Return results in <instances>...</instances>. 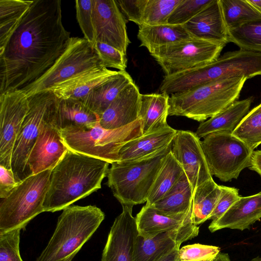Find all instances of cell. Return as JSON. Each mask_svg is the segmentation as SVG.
I'll use <instances>...</instances> for the list:
<instances>
[{
  "mask_svg": "<svg viewBox=\"0 0 261 261\" xmlns=\"http://www.w3.org/2000/svg\"><path fill=\"white\" fill-rule=\"evenodd\" d=\"M71 37L63 26L60 0H34L0 50V95L40 78L63 53Z\"/></svg>",
  "mask_w": 261,
  "mask_h": 261,
  "instance_id": "6da1fadb",
  "label": "cell"
},
{
  "mask_svg": "<svg viewBox=\"0 0 261 261\" xmlns=\"http://www.w3.org/2000/svg\"><path fill=\"white\" fill-rule=\"evenodd\" d=\"M109 164L105 160L68 149L52 170L44 212L63 210L100 189Z\"/></svg>",
  "mask_w": 261,
  "mask_h": 261,
  "instance_id": "7a4b0ae2",
  "label": "cell"
},
{
  "mask_svg": "<svg viewBox=\"0 0 261 261\" xmlns=\"http://www.w3.org/2000/svg\"><path fill=\"white\" fill-rule=\"evenodd\" d=\"M261 75V53L242 49L226 52L203 66L165 75L160 87L168 95L208 83L232 77L247 79Z\"/></svg>",
  "mask_w": 261,
  "mask_h": 261,
  "instance_id": "3957f363",
  "label": "cell"
},
{
  "mask_svg": "<svg viewBox=\"0 0 261 261\" xmlns=\"http://www.w3.org/2000/svg\"><path fill=\"white\" fill-rule=\"evenodd\" d=\"M105 217L95 205H69L63 210L54 232L35 261H71Z\"/></svg>",
  "mask_w": 261,
  "mask_h": 261,
  "instance_id": "277c9868",
  "label": "cell"
},
{
  "mask_svg": "<svg viewBox=\"0 0 261 261\" xmlns=\"http://www.w3.org/2000/svg\"><path fill=\"white\" fill-rule=\"evenodd\" d=\"M247 79L245 76L223 79L171 94L169 115L202 122L237 101Z\"/></svg>",
  "mask_w": 261,
  "mask_h": 261,
  "instance_id": "5b68a950",
  "label": "cell"
},
{
  "mask_svg": "<svg viewBox=\"0 0 261 261\" xmlns=\"http://www.w3.org/2000/svg\"><path fill=\"white\" fill-rule=\"evenodd\" d=\"M171 148V144L145 158L111 164L107 184L122 205L146 202L157 174Z\"/></svg>",
  "mask_w": 261,
  "mask_h": 261,
  "instance_id": "8992f818",
  "label": "cell"
},
{
  "mask_svg": "<svg viewBox=\"0 0 261 261\" xmlns=\"http://www.w3.org/2000/svg\"><path fill=\"white\" fill-rule=\"evenodd\" d=\"M60 132L69 150L105 160L111 164L119 161V151L124 144L143 135L140 118L114 129L102 127L99 120L91 128H71Z\"/></svg>",
  "mask_w": 261,
  "mask_h": 261,
  "instance_id": "52a82bcc",
  "label": "cell"
},
{
  "mask_svg": "<svg viewBox=\"0 0 261 261\" xmlns=\"http://www.w3.org/2000/svg\"><path fill=\"white\" fill-rule=\"evenodd\" d=\"M53 169L32 175L22 180L0 202V233L24 229L39 214Z\"/></svg>",
  "mask_w": 261,
  "mask_h": 261,
  "instance_id": "ba28073f",
  "label": "cell"
},
{
  "mask_svg": "<svg viewBox=\"0 0 261 261\" xmlns=\"http://www.w3.org/2000/svg\"><path fill=\"white\" fill-rule=\"evenodd\" d=\"M29 109L17 139L11 168L18 182L27 178V162L30 152L43 126L54 122L60 98L50 90L28 96Z\"/></svg>",
  "mask_w": 261,
  "mask_h": 261,
  "instance_id": "9c48e42d",
  "label": "cell"
},
{
  "mask_svg": "<svg viewBox=\"0 0 261 261\" xmlns=\"http://www.w3.org/2000/svg\"><path fill=\"white\" fill-rule=\"evenodd\" d=\"M104 67L94 46L85 38L71 37L63 53L40 78L21 89L30 96L98 67Z\"/></svg>",
  "mask_w": 261,
  "mask_h": 261,
  "instance_id": "30bf717a",
  "label": "cell"
},
{
  "mask_svg": "<svg viewBox=\"0 0 261 261\" xmlns=\"http://www.w3.org/2000/svg\"><path fill=\"white\" fill-rule=\"evenodd\" d=\"M203 138L201 146L212 175L229 181L250 167L254 150L232 134L216 132Z\"/></svg>",
  "mask_w": 261,
  "mask_h": 261,
  "instance_id": "8fae6325",
  "label": "cell"
},
{
  "mask_svg": "<svg viewBox=\"0 0 261 261\" xmlns=\"http://www.w3.org/2000/svg\"><path fill=\"white\" fill-rule=\"evenodd\" d=\"M224 46L196 38L160 47L150 53L165 75L210 63L220 57Z\"/></svg>",
  "mask_w": 261,
  "mask_h": 261,
  "instance_id": "7c38bea8",
  "label": "cell"
},
{
  "mask_svg": "<svg viewBox=\"0 0 261 261\" xmlns=\"http://www.w3.org/2000/svg\"><path fill=\"white\" fill-rule=\"evenodd\" d=\"M29 109L28 97L21 90L0 95V165L11 168L15 145Z\"/></svg>",
  "mask_w": 261,
  "mask_h": 261,
  "instance_id": "4fadbf2b",
  "label": "cell"
},
{
  "mask_svg": "<svg viewBox=\"0 0 261 261\" xmlns=\"http://www.w3.org/2000/svg\"><path fill=\"white\" fill-rule=\"evenodd\" d=\"M201 142L191 131L177 130L171 143V152L181 166L193 191L197 187L213 178Z\"/></svg>",
  "mask_w": 261,
  "mask_h": 261,
  "instance_id": "5bb4252c",
  "label": "cell"
},
{
  "mask_svg": "<svg viewBox=\"0 0 261 261\" xmlns=\"http://www.w3.org/2000/svg\"><path fill=\"white\" fill-rule=\"evenodd\" d=\"M93 4L96 41L111 45L126 55L130 43L126 31L127 20L115 0H93Z\"/></svg>",
  "mask_w": 261,
  "mask_h": 261,
  "instance_id": "9a60e30c",
  "label": "cell"
},
{
  "mask_svg": "<svg viewBox=\"0 0 261 261\" xmlns=\"http://www.w3.org/2000/svg\"><path fill=\"white\" fill-rule=\"evenodd\" d=\"M122 211L115 219L103 248L101 261H133L139 234L131 205H122Z\"/></svg>",
  "mask_w": 261,
  "mask_h": 261,
  "instance_id": "2e32d148",
  "label": "cell"
},
{
  "mask_svg": "<svg viewBox=\"0 0 261 261\" xmlns=\"http://www.w3.org/2000/svg\"><path fill=\"white\" fill-rule=\"evenodd\" d=\"M68 150L54 122L46 124L42 128L28 156L27 177L53 169Z\"/></svg>",
  "mask_w": 261,
  "mask_h": 261,
  "instance_id": "e0dca14e",
  "label": "cell"
},
{
  "mask_svg": "<svg viewBox=\"0 0 261 261\" xmlns=\"http://www.w3.org/2000/svg\"><path fill=\"white\" fill-rule=\"evenodd\" d=\"M135 218L139 234L145 238L173 231L186 232L194 237L199 233V226L193 221L192 211L185 215L170 216L160 213L151 205L145 204Z\"/></svg>",
  "mask_w": 261,
  "mask_h": 261,
  "instance_id": "ac0fdd59",
  "label": "cell"
},
{
  "mask_svg": "<svg viewBox=\"0 0 261 261\" xmlns=\"http://www.w3.org/2000/svg\"><path fill=\"white\" fill-rule=\"evenodd\" d=\"M183 25L193 37L224 46L229 42L228 29L224 20L220 0H213Z\"/></svg>",
  "mask_w": 261,
  "mask_h": 261,
  "instance_id": "d6986e66",
  "label": "cell"
},
{
  "mask_svg": "<svg viewBox=\"0 0 261 261\" xmlns=\"http://www.w3.org/2000/svg\"><path fill=\"white\" fill-rule=\"evenodd\" d=\"M141 93L134 82L118 94L99 116V124L106 129L126 126L139 119Z\"/></svg>",
  "mask_w": 261,
  "mask_h": 261,
  "instance_id": "ffe728a7",
  "label": "cell"
},
{
  "mask_svg": "<svg viewBox=\"0 0 261 261\" xmlns=\"http://www.w3.org/2000/svg\"><path fill=\"white\" fill-rule=\"evenodd\" d=\"M261 218V191L253 195L242 197L223 215L208 226L211 232L223 228L249 229Z\"/></svg>",
  "mask_w": 261,
  "mask_h": 261,
  "instance_id": "44dd1931",
  "label": "cell"
},
{
  "mask_svg": "<svg viewBox=\"0 0 261 261\" xmlns=\"http://www.w3.org/2000/svg\"><path fill=\"white\" fill-rule=\"evenodd\" d=\"M193 238L190 234L178 231L162 232L150 238L138 234L133 261H159L183 242Z\"/></svg>",
  "mask_w": 261,
  "mask_h": 261,
  "instance_id": "7402d4cb",
  "label": "cell"
},
{
  "mask_svg": "<svg viewBox=\"0 0 261 261\" xmlns=\"http://www.w3.org/2000/svg\"><path fill=\"white\" fill-rule=\"evenodd\" d=\"M176 130L168 125L160 130L143 134L132 140L120 149L119 161L139 160L168 147L171 144Z\"/></svg>",
  "mask_w": 261,
  "mask_h": 261,
  "instance_id": "603a6c76",
  "label": "cell"
},
{
  "mask_svg": "<svg viewBox=\"0 0 261 261\" xmlns=\"http://www.w3.org/2000/svg\"><path fill=\"white\" fill-rule=\"evenodd\" d=\"M118 71L98 67L67 81L51 89L61 99L82 100L91 91L116 74Z\"/></svg>",
  "mask_w": 261,
  "mask_h": 261,
  "instance_id": "cb8c5ba5",
  "label": "cell"
},
{
  "mask_svg": "<svg viewBox=\"0 0 261 261\" xmlns=\"http://www.w3.org/2000/svg\"><path fill=\"white\" fill-rule=\"evenodd\" d=\"M252 101L251 97L234 101L207 120L201 122L195 134L200 139L216 132L232 134L249 112Z\"/></svg>",
  "mask_w": 261,
  "mask_h": 261,
  "instance_id": "d4e9b609",
  "label": "cell"
},
{
  "mask_svg": "<svg viewBox=\"0 0 261 261\" xmlns=\"http://www.w3.org/2000/svg\"><path fill=\"white\" fill-rule=\"evenodd\" d=\"M99 120V116L81 100L60 98L54 124L60 131L71 128H91Z\"/></svg>",
  "mask_w": 261,
  "mask_h": 261,
  "instance_id": "484cf974",
  "label": "cell"
},
{
  "mask_svg": "<svg viewBox=\"0 0 261 261\" xmlns=\"http://www.w3.org/2000/svg\"><path fill=\"white\" fill-rule=\"evenodd\" d=\"M169 95L164 93L141 94L139 118L143 134L152 133L168 125Z\"/></svg>",
  "mask_w": 261,
  "mask_h": 261,
  "instance_id": "4316f807",
  "label": "cell"
},
{
  "mask_svg": "<svg viewBox=\"0 0 261 261\" xmlns=\"http://www.w3.org/2000/svg\"><path fill=\"white\" fill-rule=\"evenodd\" d=\"M137 37L140 46L146 47L150 53L160 47L193 38L183 25L169 23L140 25Z\"/></svg>",
  "mask_w": 261,
  "mask_h": 261,
  "instance_id": "83f0119b",
  "label": "cell"
},
{
  "mask_svg": "<svg viewBox=\"0 0 261 261\" xmlns=\"http://www.w3.org/2000/svg\"><path fill=\"white\" fill-rule=\"evenodd\" d=\"M133 82L128 73L119 70L110 80L91 91L81 100L99 116L122 90Z\"/></svg>",
  "mask_w": 261,
  "mask_h": 261,
  "instance_id": "f1b7e54d",
  "label": "cell"
},
{
  "mask_svg": "<svg viewBox=\"0 0 261 261\" xmlns=\"http://www.w3.org/2000/svg\"><path fill=\"white\" fill-rule=\"evenodd\" d=\"M193 190L185 172L176 184L161 200L151 205L160 213L177 216L192 211Z\"/></svg>",
  "mask_w": 261,
  "mask_h": 261,
  "instance_id": "f546056e",
  "label": "cell"
},
{
  "mask_svg": "<svg viewBox=\"0 0 261 261\" xmlns=\"http://www.w3.org/2000/svg\"><path fill=\"white\" fill-rule=\"evenodd\" d=\"M222 192L221 186L211 178L194 190L192 200V218L198 226L206 220L215 208Z\"/></svg>",
  "mask_w": 261,
  "mask_h": 261,
  "instance_id": "4dcf8cb0",
  "label": "cell"
},
{
  "mask_svg": "<svg viewBox=\"0 0 261 261\" xmlns=\"http://www.w3.org/2000/svg\"><path fill=\"white\" fill-rule=\"evenodd\" d=\"M184 172L170 151L157 174L146 204L151 205L162 199L176 184Z\"/></svg>",
  "mask_w": 261,
  "mask_h": 261,
  "instance_id": "1f68e13d",
  "label": "cell"
},
{
  "mask_svg": "<svg viewBox=\"0 0 261 261\" xmlns=\"http://www.w3.org/2000/svg\"><path fill=\"white\" fill-rule=\"evenodd\" d=\"M33 2L0 0V50L5 47Z\"/></svg>",
  "mask_w": 261,
  "mask_h": 261,
  "instance_id": "d6a6232c",
  "label": "cell"
},
{
  "mask_svg": "<svg viewBox=\"0 0 261 261\" xmlns=\"http://www.w3.org/2000/svg\"><path fill=\"white\" fill-rule=\"evenodd\" d=\"M222 11L228 29L261 19V14L247 0H220Z\"/></svg>",
  "mask_w": 261,
  "mask_h": 261,
  "instance_id": "836d02e7",
  "label": "cell"
},
{
  "mask_svg": "<svg viewBox=\"0 0 261 261\" xmlns=\"http://www.w3.org/2000/svg\"><path fill=\"white\" fill-rule=\"evenodd\" d=\"M229 42L240 49L261 53V19L228 29Z\"/></svg>",
  "mask_w": 261,
  "mask_h": 261,
  "instance_id": "e575fe53",
  "label": "cell"
},
{
  "mask_svg": "<svg viewBox=\"0 0 261 261\" xmlns=\"http://www.w3.org/2000/svg\"><path fill=\"white\" fill-rule=\"evenodd\" d=\"M232 134L253 150L261 144V103L248 112Z\"/></svg>",
  "mask_w": 261,
  "mask_h": 261,
  "instance_id": "d590c367",
  "label": "cell"
},
{
  "mask_svg": "<svg viewBox=\"0 0 261 261\" xmlns=\"http://www.w3.org/2000/svg\"><path fill=\"white\" fill-rule=\"evenodd\" d=\"M181 1L147 0L143 11L142 25H154L168 23L170 15Z\"/></svg>",
  "mask_w": 261,
  "mask_h": 261,
  "instance_id": "8d00e7d4",
  "label": "cell"
},
{
  "mask_svg": "<svg viewBox=\"0 0 261 261\" xmlns=\"http://www.w3.org/2000/svg\"><path fill=\"white\" fill-rule=\"evenodd\" d=\"M76 15L84 37L94 46L96 32L93 18V0L75 1Z\"/></svg>",
  "mask_w": 261,
  "mask_h": 261,
  "instance_id": "74e56055",
  "label": "cell"
},
{
  "mask_svg": "<svg viewBox=\"0 0 261 261\" xmlns=\"http://www.w3.org/2000/svg\"><path fill=\"white\" fill-rule=\"evenodd\" d=\"M213 0H181L170 15L168 23L184 25Z\"/></svg>",
  "mask_w": 261,
  "mask_h": 261,
  "instance_id": "f35d334b",
  "label": "cell"
},
{
  "mask_svg": "<svg viewBox=\"0 0 261 261\" xmlns=\"http://www.w3.org/2000/svg\"><path fill=\"white\" fill-rule=\"evenodd\" d=\"M220 253L217 246L196 243L179 248L178 258L179 261H213Z\"/></svg>",
  "mask_w": 261,
  "mask_h": 261,
  "instance_id": "ab89813d",
  "label": "cell"
},
{
  "mask_svg": "<svg viewBox=\"0 0 261 261\" xmlns=\"http://www.w3.org/2000/svg\"><path fill=\"white\" fill-rule=\"evenodd\" d=\"M94 48L105 68H114L125 71L127 59L125 55L107 44L96 41Z\"/></svg>",
  "mask_w": 261,
  "mask_h": 261,
  "instance_id": "60d3db41",
  "label": "cell"
},
{
  "mask_svg": "<svg viewBox=\"0 0 261 261\" xmlns=\"http://www.w3.org/2000/svg\"><path fill=\"white\" fill-rule=\"evenodd\" d=\"M21 230L0 233V261H23L19 249Z\"/></svg>",
  "mask_w": 261,
  "mask_h": 261,
  "instance_id": "b9f144b4",
  "label": "cell"
},
{
  "mask_svg": "<svg viewBox=\"0 0 261 261\" xmlns=\"http://www.w3.org/2000/svg\"><path fill=\"white\" fill-rule=\"evenodd\" d=\"M221 188L220 198L208 220L216 221L219 219L241 197L238 189L224 186H221Z\"/></svg>",
  "mask_w": 261,
  "mask_h": 261,
  "instance_id": "7bdbcfd3",
  "label": "cell"
},
{
  "mask_svg": "<svg viewBox=\"0 0 261 261\" xmlns=\"http://www.w3.org/2000/svg\"><path fill=\"white\" fill-rule=\"evenodd\" d=\"M125 18L138 26L142 24L143 11L147 0L115 1Z\"/></svg>",
  "mask_w": 261,
  "mask_h": 261,
  "instance_id": "ee69618b",
  "label": "cell"
},
{
  "mask_svg": "<svg viewBox=\"0 0 261 261\" xmlns=\"http://www.w3.org/2000/svg\"><path fill=\"white\" fill-rule=\"evenodd\" d=\"M18 182L12 169L0 165V198H5L15 188Z\"/></svg>",
  "mask_w": 261,
  "mask_h": 261,
  "instance_id": "f6af8a7d",
  "label": "cell"
},
{
  "mask_svg": "<svg viewBox=\"0 0 261 261\" xmlns=\"http://www.w3.org/2000/svg\"><path fill=\"white\" fill-rule=\"evenodd\" d=\"M249 169L261 176V150L254 151Z\"/></svg>",
  "mask_w": 261,
  "mask_h": 261,
  "instance_id": "bcb514c9",
  "label": "cell"
},
{
  "mask_svg": "<svg viewBox=\"0 0 261 261\" xmlns=\"http://www.w3.org/2000/svg\"><path fill=\"white\" fill-rule=\"evenodd\" d=\"M177 247L159 261H179L178 258V250Z\"/></svg>",
  "mask_w": 261,
  "mask_h": 261,
  "instance_id": "7dc6e473",
  "label": "cell"
},
{
  "mask_svg": "<svg viewBox=\"0 0 261 261\" xmlns=\"http://www.w3.org/2000/svg\"><path fill=\"white\" fill-rule=\"evenodd\" d=\"M248 3L257 12L261 14V0H247Z\"/></svg>",
  "mask_w": 261,
  "mask_h": 261,
  "instance_id": "c3c4849f",
  "label": "cell"
},
{
  "mask_svg": "<svg viewBox=\"0 0 261 261\" xmlns=\"http://www.w3.org/2000/svg\"><path fill=\"white\" fill-rule=\"evenodd\" d=\"M213 261H231L227 253H220Z\"/></svg>",
  "mask_w": 261,
  "mask_h": 261,
  "instance_id": "681fc988",
  "label": "cell"
},
{
  "mask_svg": "<svg viewBox=\"0 0 261 261\" xmlns=\"http://www.w3.org/2000/svg\"><path fill=\"white\" fill-rule=\"evenodd\" d=\"M250 261H261V257H256L250 260Z\"/></svg>",
  "mask_w": 261,
  "mask_h": 261,
  "instance_id": "f907efd6",
  "label": "cell"
}]
</instances>
